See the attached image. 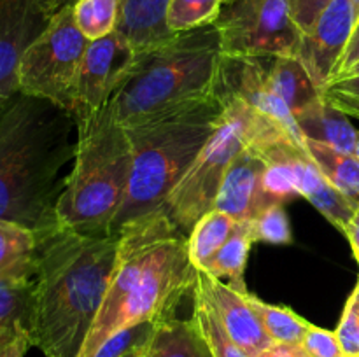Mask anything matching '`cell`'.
I'll return each mask as SVG.
<instances>
[{"mask_svg":"<svg viewBox=\"0 0 359 357\" xmlns=\"http://www.w3.org/2000/svg\"><path fill=\"white\" fill-rule=\"evenodd\" d=\"M135 56L133 46L118 30L88 42L77 77L72 114H91L111 104V98L135 63Z\"/></svg>","mask_w":359,"mask_h":357,"instance_id":"cell-10","label":"cell"},{"mask_svg":"<svg viewBox=\"0 0 359 357\" xmlns=\"http://www.w3.org/2000/svg\"><path fill=\"white\" fill-rule=\"evenodd\" d=\"M88 42L77 28L72 6L53 14L46 30L21 56L18 91L74 112L77 77Z\"/></svg>","mask_w":359,"mask_h":357,"instance_id":"cell-8","label":"cell"},{"mask_svg":"<svg viewBox=\"0 0 359 357\" xmlns=\"http://www.w3.org/2000/svg\"><path fill=\"white\" fill-rule=\"evenodd\" d=\"M342 233L346 234V238L349 240L351 248H353V254L359 265V206L356 209V212H354V216L351 217V220L347 223L346 230H344Z\"/></svg>","mask_w":359,"mask_h":357,"instance_id":"cell-38","label":"cell"},{"mask_svg":"<svg viewBox=\"0 0 359 357\" xmlns=\"http://www.w3.org/2000/svg\"><path fill=\"white\" fill-rule=\"evenodd\" d=\"M265 160L255 150L242 147L235 156L221 182L214 209L233 217L238 224L249 223L262 210L276 202L269 198L262 189V177L265 172Z\"/></svg>","mask_w":359,"mask_h":357,"instance_id":"cell-15","label":"cell"},{"mask_svg":"<svg viewBox=\"0 0 359 357\" xmlns=\"http://www.w3.org/2000/svg\"><path fill=\"white\" fill-rule=\"evenodd\" d=\"M248 301L273 343L300 345L311 322L305 321L304 317H300L291 308L265 303V301L259 300L258 296L251 293H248Z\"/></svg>","mask_w":359,"mask_h":357,"instance_id":"cell-26","label":"cell"},{"mask_svg":"<svg viewBox=\"0 0 359 357\" xmlns=\"http://www.w3.org/2000/svg\"><path fill=\"white\" fill-rule=\"evenodd\" d=\"M358 62H359V16H358L356 23H354L353 34H351L349 44H347L346 52H344L342 59H340L339 69H337L335 79H342V77L346 76V74L349 72V70L353 69Z\"/></svg>","mask_w":359,"mask_h":357,"instance_id":"cell-36","label":"cell"},{"mask_svg":"<svg viewBox=\"0 0 359 357\" xmlns=\"http://www.w3.org/2000/svg\"><path fill=\"white\" fill-rule=\"evenodd\" d=\"M351 76H359V62H358L356 65H354L353 69H351L349 72H347L346 76H344V77H351ZM344 77H342V79H344Z\"/></svg>","mask_w":359,"mask_h":357,"instance_id":"cell-42","label":"cell"},{"mask_svg":"<svg viewBox=\"0 0 359 357\" xmlns=\"http://www.w3.org/2000/svg\"><path fill=\"white\" fill-rule=\"evenodd\" d=\"M351 4H353L354 10H356V20H358V16H359V0H351Z\"/></svg>","mask_w":359,"mask_h":357,"instance_id":"cell-44","label":"cell"},{"mask_svg":"<svg viewBox=\"0 0 359 357\" xmlns=\"http://www.w3.org/2000/svg\"><path fill=\"white\" fill-rule=\"evenodd\" d=\"M49 16L39 0H0V105L18 93V66Z\"/></svg>","mask_w":359,"mask_h":357,"instance_id":"cell-13","label":"cell"},{"mask_svg":"<svg viewBox=\"0 0 359 357\" xmlns=\"http://www.w3.org/2000/svg\"><path fill=\"white\" fill-rule=\"evenodd\" d=\"M230 2H233V0H223V6L224 4H230Z\"/></svg>","mask_w":359,"mask_h":357,"instance_id":"cell-46","label":"cell"},{"mask_svg":"<svg viewBox=\"0 0 359 357\" xmlns=\"http://www.w3.org/2000/svg\"><path fill=\"white\" fill-rule=\"evenodd\" d=\"M237 224L238 223L233 217L217 209L207 212L195 224L191 233L188 234L189 258H191L195 268H205L209 259L226 244V240L231 237Z\"/></svg>","mask_w":359,"mask_h":357,"instance_id":"cell-24","label":"cell"},{"mask_svg":"<svg viewBox=\"0 0 359 357\" xmlns=\"http://www.w3.org/2000/svg\"><path fill=\"white\" fill-rule=\"evenodd\" d=\"M330 2L332 0H290L291 18L298 30L302 34H307Z\"/></svg>","mask_w":359,"mask_h":357,"instance_id":"cell-35","label":"cell"},{"mask_svg":"<svg viewBox=\"0 0 359 357\" xmlns=\"http://www.w3.org/2000/svg\"><path fill=\"white\" fill-rule=\"evenodd\" d=\"M118 237L111 282L79 357H91L123 329L175 317L181 301L195 287L188 234L165 210L130 220L119 227Z\"/></svg>","mask_w":359,"mask_h":357,"instance_id":"cell-2","label":"cell"},{"mask_svg":"<svg viewBox=\"0 0 359 357\" xmlns=\"http://www.w3.org/2000/svg\"><path fill=\"white\" fill-rule=\"evenodd\" d=\"M258 357H307L302 345H290V343H273L269 349L263 350Z\"/></svg>","mask_w":359,"mask_h":357,"instance_id":"cell-37","label":"cell"},{"mask_svg":"<svg viewBox=\"0 0 359 357\" xmlns=\"http://www.w3.org/2000/svg\"><path fill=\"white\" fill-rule=\"evenodd\" d=\"M146 357H212L193 318H167L154 326Z\"/></svg>","mask_w":359,"mask_h":357,"instance_id":"cell-21","label":"cell"},{"mask_svg":"<svg viewBox=\"0 0 359 357\" xmlns=\"http://www.w3.org/2000/svg\"><path fill=\"white\" fill-rule=\"evenodd\" d=\"M193 315L191 318L195 324L198 326L200 332L205 338L207 345H209L212 357H249L237 343L231 340L228 331L224 329L223 322L212 310L209 301L205 300L202 293L196 287H193Z\"/></svg>","mask_w":359,"mask_h":357,"instance_id":"cell-27","label":"cell"},{"mask_svg":"<svg viewBox=\"0 0 359 357\" xmlns=\"http://www.w3.org/2000/svg\"><path fill=\"white\" fill-rule=\"evenodd\" d=\"M353 294L356 296V303H358V312H359V276H358V282H356V287H354Z\"/></svg>","mask_w":359,"mask_h":357,"instance_id":"cell-43","label":"cell"},{"mask_svg":"<svg viewBox=\"0 0 359 357\" xmlns=\"http://www.w3.org/2000/svg\"><path fill=\"white\" fill-rule=\"evenodd\" d=\"M34 279H0V352L20 336H30Z\"/></svg>","mask_w":359,"mask_h":357,"instance_id":"cell-20","label":"cell"},{"mask_svg":"<svg viewBox=\"0 0 359 357\" xmlns=\"http://www.w3.org/2000/svg\"><path fill=\"white\" fill-rule=\"evenodd\" d=\"M337 338L346 357H359V312L356 296L351 293L347 303L344 307L342 317H340L339 328L335 329Z\"/></svg>","mask_w":359,"mask_h":357,"instance_id":"cell-33","label":"cell"},{"mask_svg":"<svg viewBox=\"0 0 359 357\" xmlns=\"http://www.w3.org/2000/svg\"><path fill=\"white\" fill-rule=\"evenodd\" d=\"M221 121L223 105L212 93L125 126L132 144V175L111 233H118L130 220L163 210L172 189Z\"/></svg>","mask_w":359,"mask_h":357,"instance_id":"cell-4","label":"cell"},{"mask_svg":"<svg viewBox=\"0 0 359 357\" xmlns=\"http://www.w3.org/2000/svg\"><path fill=\"white\" fill-rule=\"evenodd\" d=\"M270 86L297 115L321 100V88L314 83L300 59L294 56H265Z\"/></svg>","mask_w":359,"mask_h":357,"instance_id":"cell-19","label":"cell"},{"mask_svg":"<svg viewBox=\"0 0 359 357\" xmlns=\"http://www.w3.org/2000/svg\"><path fill=\"white\" fill-rule=\"evenodd\" d=\"M287 161L297 174L300 196H304L312 206H316L337 230H346L347 223L359 206L358 203L347 198L335 186L330 184L328 178L321 174L318 164L309 156L305 147H291L287 150Z\"/></svg>","mask_w":359,"mask_h":357,"instance_id":"cell-16","label":"cell"},{"mask_svg":"<svg viewBox=\"0 0 359 357\" xmlns=\"http://www.w3.org/2000/svg\"><path fill=\"white\" fill-rule=\"evenodd\" d=\"M195 287L209 301L231 340L249 357H258L263 350L273 345L270 336L263 329L256 312L249 304L248 287L237 289L228 282L224 284L223 280L207 273L205 270L198 268H196Z\"/></svg>","mask_w":359,"mask_h":357,"instance_id":"cell-14","label":"cell"},{"mask_svg":"<svg viewBox=\"0 0 359 357\" xmlns=\"http://www.w3.org/2000/svg\"><path fill=\"white\" fill-rule=\"evenodd\" d=\"M39 237L18 224L0 220V279H34L37 270Z\"/></svg>","mask_w":359,"mask_h":357,"instance_id":"cell-22","label":"cell"},{"mask_svg":"<svg viewBox=\"0 0 359 357\" xmlns=\"http://www.w3.org/2000/svg\"><path fill=\"white\" fill-rule=\"evenodd\" d=\"M221 51L231 58L297 56L302 31L290 0H233L221 7L216 23Z\"/></svg>","mask_w":359,"mask_h":357,"instance_id":"cell-9","label":"cell"},{"mask_svg":"<svg viewBox=\"0 0 359 357\" xmlns=\"http://www.w3.org/2000/svg\"><path fill=\"white\" fill-rule=\"evenodd\" d=\"M354 23L356 10L351 0H332L316 20L314 27L307 34H302L300 48L294 58L300 59L321 90L335 79Z\"/></svg>","mask_w":359,"mask_h":357,"instance_id":"cell-12","label":"cell"},{"mask_svg":"<svg viewBox=\"0 0 359 357\" xmlns=\"http://www.w3.org/2000/svg\"><path fill=\"white\" fill-rule=\"evenodd\" d=\"M77 28L88 41H97L118 28L121 0H77L72 6Z\"/></svg>","mask_w":359,"mask_h":357,"instance_id":"cell-28","label":"cell"},{"mask_svg":"<svg viewBox=\"0 0 359 357\" xmlns=\"http://www.w3.org/2000/svg\"><path fill=\"white\" fill-rule=\"evenodd\" d=\"M118 233L58 227L39 238L30 340L46 357H79L102 307Z\"/></svg>","mask_w":359,"mask_h":357,"instance_id":"cell-3","label":"cell"},{"mask_svg":"<svg viewBox=\"0 0 359 357\" xmlns=\"http://www.w3.org/2000/svg\"><path fill=\"white\" fill-rule=\"evenodd\" d=\"M356 156L359 158V140H358V146H356Z\"/></svg>","mask_w":359,"mask_h":357,"instance_id":"cell-45","label":"cell"},{"mask_svg":"<svg viewBox=\"0 0 359 357\" xmlns=\"http://www.w3.org/2000/svg\"><path fill=\"white\" fill-rule=\"evenodd\" d=\"M223 0H170L167 9V27L170 31L193 30L216 23Z\"/></svg>","mask_w":359,"mask_h":357,"instance_id":"cell-29","label":"cell"},{"mask_svg":"<svg viewBox=\"0 0 359 357\" xmlns=\"http://www.w3.org/2000/svg\"><path fill=\"white\" fill-rule=\"evenodd\" d=\"M321 94L344 114L359 119V76L332 80L323 88Z\"/></svg>","mask_w":359,"mask_h":357,"instance_id":"cell-32","label":"cell"},{"mask_svg":"<svg viewBox=\"0 0 359 357\" xmlns=\"http://www.w3.org/2000/svg\"><path fill=\"white\" fill-rule=\"evenodd\" d=\"M223 51L216 24L177 31L137 52L128 76L111 98L123 126L214 93Z\"/></svg>","mask_w":359,"mask_h":357,"instance_id":"cell-5","label":"cell"},{"mask_svg":"<svg viewBox=\"0 0 359 357\" xmlns=\"http://www.w3.org/2000/svg\"><path fill=\"white\" fill-rule=\"evenodd\" d=\"M170 0H121V16L116 30L137 52L154 48L174 35L167 27Z\"/></svg>","mask_w":359,"mask_h":357,"instance_id":"cell-17","label":"cell"},{"mask_svg":"<svg viewBox=\"0 0 359 357\" xmlns=\"http://www.w3.org/2000/svg\"><path fill=\"white\" fill-rule=\"evenodd\" d=\"M146 346H142V349L133 350V352H130L128 356H125V357H146Z\"/></svg>","mask_w":359,"mask_h":357,"instance_id":"cell-41","label":"cell"},{"mask_svg":"<svg viewBox=\"0 0 359 357\" xmlns=\"http://www.w3.org/2000/svg\"><path fill=\"white\" fill-rule=\"evenodd\" d=\"M255 244L245 224H237L231 237L228 238L226 244L209 259L205 265L207 273L214 275L216 279H226L228 284L237 289H245L244 272L248 266L249 252L251 245Z\"/></svg>","mask_w":359,"mask_h":357,"instance_id":"cell-25","label":"cell"},{"mask_svg":"<svg viewBox=\"0 0 359 357\" xmlns=\"http://www.w3.org/2000/svg\"><path fill=\"white\" fill-rule=\"evenodd\" d=\"M156 324L158 322H142L116 332L114 336L105 340L91 357H125L133 350L142 349L149 343Z\"/></svg>","mask_w":359,"mask_h":357,"instance_id":"cell-31","label":"cell"},{"mask_svg":"<svg viewBox=\"0 0 359 357\" xmlns=\"http://www.w3.org/2000/svg\"><path fill=\"white\" fill-rule=\"evenodd\" d=\"M300 345L307 357H346L339 338H337V332L318 328L314 324L309 326Z\"/></svg>","mask_w":359,"mask_h":357,"instance_id":"cell-34","label":"cell"},{"mask_svg":"<svg viewBox=\"0 0 359 357\" xmlns=\"http://www.w3.org/2000/svg\"><path fill=\"white\" fill-rule=\"evenodd\" d=\"M32 346L30 336H20V338L14 340L13 343L6 346V349L0 352V357H25V354L28 352V349Z\"/></svg>","mask_w":359,"mask_h":357,"instance_id":"cell-39","label":"cell"},{"mask_svg":"<svg viewBox=\"0 0 359 357\" xmlns=\"http://www.w3.org/2000/svg\"><path fill=\"white\" fill-rule=\"evenodd\" d=\"M77 149L56 205L58 226L79 233H111L132 175V144L111 104L76 114Z\"/></svg>","mask_w":359,"mask_h":357,"instance_id":"cell-6","label":"cell"},{"mask_svg":"<svg viewBox=\"0 0 359 357\" xmlns=\"http://www.w3.org/2000/svg\"><path fill=\"white\" fill-rule=\"evenodd\" d=\"M77 122L70 111L27 93L0 105V220L34 231L58 230L63 168L74 161Z\"/></svg>","mask_w":359,"mask_h":357,"instance_id":"cell-1","label":"cell"},{"mask_svg":"<svg viewBox=\"0 0 359 357\" xmlns=\"http://www.w3.org/2000/svg\"><path fill=\"white\" fill-rule=\"evenodd\" d=\"M214 93L223 105V121L163 205L165 214L184 234L191 233L195 224L214 209L231 161L248 142L251 105L235 94L223 91Z\"/></svg>","mask_w":359,"mask_h":357,"instance_id":"cell-7","label":"cell"},{"mask_svg":"<svg viewBox=\"0 0 359 357\" xmlns=\"http://www.w3.org/2000/svg\"><path fill=\"white\" fill-rule=\"evenodd\" d=\"M251 233L252 241L286 245L293 240L290 219L284 210V203H273L258 214L252 220L244 223Z\"/></svg>","mask_w":359,"mask_h":357,"instance_id":"cell-30","label":"cell"},{"mask_svg":"<svg viewBox=\"0 0 359 357\" xmlns=\"http://www.w3.org/2000/svg\"><path fill=\"white\" fill-rule=\"evenodd\" d=\"M305 149L330 184L359 205V158L356 154L344 153L309 139L305 140Z\"/></svg>","mask_w":359,"mask_h":357,"instance_id":"cell-23","label":"cell"},{"mask_svg":"<svg viewBox=\"0 0 359 357\" xmlns=\"http://www.w3.org/2000/svg\"><path fill=\"white\" fill-rule=\"evenodd\" d=\"M39 2H41V6L44 7L46 13H48L49 16H53V14H56L58 10L65 9V7L69 6H74L77 0H39Z\"/></svg>","mask_w":359,"mask_h":357,"instance_id":"cell-40","label":"cell"},{"mask_svg":"<svg viewBox=\"0 0 359 357\" xmlns=\"http://www.w3.org/2000/svg\"><path fill=\"white\" fill-rule=\"evenodd\" d=\"M242 98L263 118L270 119L280 128L286 130L297 142L305 147V136L302 135L297 119L291 114L286 102L273 91L266 76L265 56L256 58H231L221 56L219 72H217L216 90Z\"/></svg>","mask_w":359,"mask_h":357,"instance_id":"cell-11","label":"cell"},{"mask_svg":"<svg viewBox=\"0 0 359 357\" xmlns=\"http://www.w3.org/2000/svg\"><path fill=\"white\" fill-rule=\"evenodd\" d=\"M294 119L305 140H316L344 153L356 154L359 132L351 125L349 115L325 98L294 115Z\"/></svg>","mask_w":359,"mask_h":357,"instance_id":"cell-18","label":"cell"}]
</instances>
